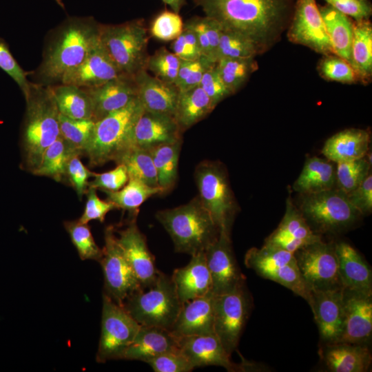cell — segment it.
I'll use <instances>...</instances> for the list:
<instances>
[{
    "instance_id": "obj_2",
    "label": "cell",
    "mask_w": 372,
    "mask_h": 372,
    "mask_svg": "<svg viewBox=\"0 0 372 372\" xmlns=\"http://www.w3.org/2000/svg\"><path fill=\"white\" fill-rule=\"evenodd\" d=\"M21 134L23 169L32 172L46 149L60 137L59 112L51 87L30 84Z\"/></svg>"
},
{
    "instance_id": "obj_40",
    "label": "cell",
    "mask_w": 372,
    "mask_h": 372,
    "mask_svg": "<svg viewBox=\"0 0 372 372\" xmlns=\"http://www.w3.org/2000/svg\"><path fill=\"white\" fill-rule=\"evenodd\" d=\"M114 161L125 166L129 178L139 180L152 187H159L156 171L148 149L131 147L121 153Z\"/></svg>"
},
{
    "instance_id": "obj_26",
    "label": "cell",
    "mask_w": 372,
    "mask_h": 372,
    "mask_svg": "<svg viewBox=\"0 0 372 372\" xmlns=\"http://www.w3.org/2000/svg\"><path fill=\"white\" fill-rule=\"evenodd\" d=\"M134 77L137 97L145 111L174 117L180 93L175 84L164 82L150 75L146 70Z\"/></svg>"
},
{
    "instance_id": "obj_42",
    "label": "cell",
    "mask_w": 372,
    "mask_h": 372,
    "mask_svg": "<svg viewBox=\"0 0 372 372\" xmlns=\"http://www.w3.org/2000/svg\"><path fill=\"white\" fill-rule=\"evenodd\" d=\"M92 119H74L59 114L60 136L79 154H84L94 133Z\"/></svg>"
},
{
    "instance_id": "obj_36",
    "label": "cell",
    "mask_w": 372,
    "mask_h": 372,
    "mask_svg": "<svg viewBox=\"0 0 372 372\" xmlns=\"http://www.w3.org/2000/svg\"><path fill=\"white\" fill-rule=\"evenodd\" d=\"M51 89L61 114L74 119H92V103L85 89L66 84Z\"/></svg>"
},
{
    "instance_id": "obj_54",
    "label": "cell",
    "mask_w": 372,
    "mask_h": 372,
    "mask_svg": "<svg viewBox=\"0 0 372 372\" xmlns=\"http://www.w3.org/2000/svg\"><path fill=\"white\" fill-rule=\"evenodd\" d=\"M199 86L207 95L214 108L224 99L231 95L220 79L216 63L205 71Z\"/></svg>"
},
{
    "instance_id": "obj_35",
    "label": "cell",
    "mask_w": 372,
    "mask_h": 372,
    "mask_svg": "<svg viewBox=\"0 0 372 372\" xmlns=\"http://www.w3.org/2000/svg\"><path fill=\"white\" fill-rule=\"evenodd\" d=\"M214 107L200 87L180 92L174 118L182 132L204 118Z\"/></svg>"
},
{
    "instance_id": "obj_11",
    "label": "cell",
    "mask_w": 372,
    "mask_h": 372,
    "mask_svg": "<svg viewBox=\"0 0 372 372\" xmlns=\"http://www.w3.org/2000/svg\"><path fill=\"white\" fill-rule=\"evenodd\" d=\"M141 325L107 295L103 293L101 330L96 360L99 363L123 359Z\"/></svg>"
},
{
    "instance_id": "obj_25",
    "label": "cell",
    "mask_w": 372,
    "mask_h": 372,
    "mask_svg": "<svg viewBox=\"0 0 372 372\" xmlns=\"http://www.w3.org/2000/svg\"><path fill=\"white\" fill-rule=\"evenodd\" d=\"M177 340L180 351L194 368L214 365L229 371L241 369L231 360V355L215 333L180 337Z\"/></svg>"
},
{
    "instance_id": "obj_30",
    "label": "cell",
    "mask_w": 372,
    "mask_h": 372,
    "mask_svg": "<svg viewBox=\"0 0 372 372\" xmlns=\"http://www.w3.org/2000/svg\"><path fill=\"white\" fill-rule=\"evenodd\" d=\"M178 340L169 330L156 326L141 325L123 359L147 362L167 351L178 349Z\"/></svg>"
},
{
    "instance_id": "obj_22",
    "label": "cell",
    "mask_w": 372,
    "mask_h": 372,
    "mask_svg": "<svg viewBox=\"0 0 372 372\" xmlns=\"http://www.w3.org/2000/svg\"><path fill=\"white\" fill-rule=\"evenodd\" d=\"M92 103L95 122L118 110L137 97L134 77L122 74L94 88L85 89Z\"/></svg>"
},
{
    "instance_id": "obj_27",
    "label": "cell",
    "mask_w": 372,
    "mask_h": 372,
    "mask_svg": "<svg viewBox=\"0 0 372 372\" xmlns=\"http://www.w3.org/2000/svg\"><path fill=\"white\" fill-rule=\"evenodd\" d=\"M171 277L182 303L211 292V279L205 251L192 255L189 263L174 269Z\"/></svg>"
},
{
    "instance_id": "obj_4",
    "label": "cell",
    "mask_w": 372,
    "mask_h": 372,
    "mask_svg": "<svg viewBox=\"0 0 372 372\" xmlns=\"http://www.w3.org/2000/svg\"><path fill=\"white\" fill-rule=\"evenodd\" d=\"M156 218L169 234L175 251L191 256L204 251L220 232L198 196L187 204L157 211Z\"/></svg>"
},
{
    "instance_id": "obj_9",
    "label": "cell",
    "mask_w": 372,
    "mask_h": 372,
    "mask_svg": "<svg viewBox=\"0 0 372 372\" xmlns=\"http://www.w3.org/2000/svg\"><path fill=\"white\" fill-rule=\"evenodd\" d=\"M194 178L198 196L219 229H231L237 205L223 166L218 162H201Z\"/></svg>"
},
{
    "instance_id": "obj_38",
    "label": "cell",
    "mask_w": 372,
    "mask_h": 372,
    "mask_svg": "<svg viewBox=\"0 0 372 372\" xmlns=\"http://www.w3.org/2000/svg\"><path fill=\"white\" fill-rule=\"evenodd\" d=\"M181 141L153 147L149 152L156 171L158 186L163 194L174 186L178 176V163Z\"/></svg>"
},
{
    "instance_id": "obj_47",
    "label": "cell",
    "mask_w": 372,
    "mask_h": 372,
    "mask_svg": "<svg viewBox=\"0 0 372 372\" xmlns=\"http://www.w3.org/2000/svg\"><path fill=\"white\" fill-rule=\"evenodd\" d=\"M215 63L204 56L191 61L180 59L175 85L179 92H185L199 86L205 71Z\"/></svg>"
},
{
    "instance_id": "obj_21",
    "label": "cell",
    "mask_w": 372,
    "mask_h": 372,
    "mask_svg": "<svg viewBox=\"0 0 372 372\" xmlns=\"http://www.w3.org/2000/svg\"><path fill=\"white\" fill-rule=\"evenodd\" d=\"M122 74L99 41L78 66L64 74L60 83L90 89Z\"/></svg>"
},
{
    "instance_id": "obj_16",
    "label": "cell",
    "mask_w": 372,
    "mask_h": 372,
    "mask_svg": "<svg viewBox=\"0 0 372 372\" xmlns=\"http://www.w3.org/2000/svg\"><path fill=\"white\" fill-rule=\"evenodd\" d=\"M205 254L214 295L229 292L245 282L233 252L231 229L220 228L217 238L206 248Z\"/></svg>"
},
{
    "instance_id": "obj_8",
    "label": "cell",
    "mask_w": 372,
    "mask_h": 372,
    "mask_svg": "<svg viewBox=\"0 0 372 372\" xmlns=\"http://www.w3.org/2000/svg\"><path fill=\"white\" fill-rule=\"evenodd\" d=\"M301 196L298 209L312 230L320 235L346 229L362 216L347 194L336 187Z\"/></svg>"
},
{
    "instance_id": "obj_41",
    "label": "cell",
    "mask_w": 372,
    "mask_h": 372,
    "mask_svg": "<svg viewBox=\"0 0 372 372\" xmlns=\"http://www.w3.org/2000/svg\"><path fill=\"white\" fill-rule=\"evenodd\" d=\"M218 73L225 86L236 93L257 70L255 58H226L216 62Z\"/></svg>"
},
{
    "instance_id": "obj_13",
    "label": "cell",
    "mask_w": 372,
    "mask_h": 372,
    "mask_svg": "<svg viewBox=\"0 0 372 372\" xmlns=\"http://www.w3.org/2000/svg\"><path fill=\"white\" fill-rule=\"evenodd\" d=\"M293 254L310 291L342 289L335 242L322 240L301 248Z\"/></svg>"
},
{
    "instance_id": "obj_23",
    "label": "cell",
    "mask_w": 372,
    "mask_h": 372,
    "mask_svg": "<svg viewBox=\"0 0 372 372\" xmlns=\"http://www.w3.org/2000/svg\"><path fill=\"white\" fill-rule=\"evenodd\" d=\"M214 294H207L183 303L171 333L176 338L214 333Z\"/></svg>"
},
{
    "instance_id": "obj_29",
    "label": "cell",
    "mask_w": 372,
    "mask_h": 372,
    "mask_svg": "<svg viewBox=\"0 0 372 372\" xmlns=\"http://www.w3.org/2000/svg\"><path fill=\"white\" fill-rule=\"evenodd\" d=\"M319 353L329 371L332 372H366L372 362L369 348L364 344H324Z\"/></svg>"
},
{
    "instance_id": "obj_45",
    "label": "cell",
    "mask_w": 372,
    "mask_h": 372,
    "mask_svg": "<svg viewBox=\"0 0 372 372\" xmlns=\"http://www.w3.org/2000/svg\"><path fill=\"white\" fill-rule=\"evenodd\" d=\"M336 164L335 186L346 194L364 180L371 166L365 157Z\"/></svg>"
},
{
    "instance_id": "obj_59",
    "label": "cell",
    "mask_w": 372,
    "mask_h": 372,
    "mask_svg": "<svg viewBox=\"0 0 372 372\" xmlns=\"http://www.w3.org/2000/svg\"><path fill=\"white\" fill-rule=\"evenodd\" d=\"M187 23L194 30L198 39L202 55L209 59L210 39L207 17H196L189 19Z\"/></svg>"
},
{
    "instance_id": "obj_19",
    "label": "cell",
    "mask_w": 372,
    "mask_h": 372,
    "mask_svg": "<svg viewBox=\"0 0 372 372\" xmlns=\"http://www.w3.org/2000/svg\"><path fill=\"white\" fill-rule=\"evenodd\" d=\"M322 240L321 235L310 227L290 196L286 201V210L278 227L265 239V245L292 254L305 246Z\"/></svg>"
},
{
    "instance_id": "obj_5",
    "label": "cell",
    "mask_w": 372,
    "mask_h": 372,
    "mask_svg": "<svg viewBox=\"0 0 372 372\" xmlns=\"http://www.w3.org/2000/svg\"><path fill=\"white\" fill-rule=\"evenodd\" d=\"M144 109L138 97L125 107L95 122L92 139L84 153L90 167L103 165L132 147L133 130Z\"/></svg>"
},
{
    "instance_id": "obj_43",
    "label": "cell",
    "mask_w": 372,
    "mask_h": 372,
    "mask_svg": "<svg viewBox=\"0 0 372 372\" xmlns=\"http://www.w3.org/2000/svg\"><path fill=\"white\" fill-rule=\"evenodd\" d=\"M63 225L80 258L99 262L103 250L96 243L88 224L74 220L64 221Z\"/></svg>"
},
{
    "instance_id": "obj_28",
    "label": "cell",
    "mask_w": 372,
    "mask_h": 372,
    "mask_svg": "<svg viewBox=\"0 0 372 372\" xmlns=\"http://www.w3.org/2000/svg\"><path fill=\"white\" fill-rule=\"evenodd\" d=\"M343 289L372 294V272L357 250L346 242H335Z\"/></svg>"
},
{
    "instance_id": "obj_52",
    "label": "cell",
    "mask_w": 372,
    "mask_h": 372,
    "mask_svg": "<svg viewBox=\"0 0 372 372\" xmlns=\"http://www.w3.org/2000/svg\"><path fill=\"white\" fill-rule=\"evenodd\" d=\"M171 48L182 60H195L203 56L196 33L187 23L180 34L173 40Z\"/></svg>"
},
{
    "instance_id": "obj_33",
    "label": "cell",
    "mask_w": 372,
    "mask_h": 372,
    "mask_svg": "<svg viewBox=\"0 0 372 372\" xmlns=\"http://www.w3.org/2000/svg\"><path fill=\"white\" fill-rule=\"evenodd\" d=\"M349 64L357 81H369L372 75V26L369 19L353 21Z\"/></svg>"
},
{
    "instance_id": "obj_51",
    "label": "cell",
    "mask_w": 372,
    "mask_h": 372,
    "mask_svg": "<svg viewBox=\"0 0 372 372\" xmlns=\"http://www.w3.org/2000/svg\"><path fill=\"white\" fill-rule=\"evenodd\" d=\"M86 202L83 212L78 219L81 223L88 224L92 220L103 223L107 214L116 209L115 205L107 200L101 199L96 193V189L88 187L85 194Z\"/></svg>"
},
{
    "instance_id": "obj_1",
    "label": "cell",
    "mask_w": 372,
    "mask_h": 372,
    "mask_svg": "<svg viewBox=\"0 0 372 372\" xmlns=\"http://www.w3.org/2000/svg\"><path fill=\"white\" fill-rule=\"evenodd\" d=\"M222 29L252 41L262 53L278 41L290 21L293 0H193Z\"/></svg>"
},
{
    "instance_id": "obj_14",
    "label": "cell",
    "mask_w": 372,
    "mask_h": 372,
    "mask_svg": "<svg viewBox=\"0 0 372 372\" xmlns=\"http://www.w3.org/2000/svg\"><path fill=\"white\" fill-rule=\"evenodd\" d=\"M104 240L99 261L104 277L103 293L121 306L129 296L142 289L117 242L114 226L105 227Z\"/></svg>"
},
{
    "instance_id": "obj_48",
    "label": "cell",
    "mask_w": 372,
    "mask_h": 372,
    "mask_svg": "<svg viewBox=\"0 0 372 372\" xmlns=\"http://www.w3.org/2000/svg\"><path fill=\"white\" fill-rule=\"evenodd\" d=\"M318 69L320 75L329 81L349 84L357 81L351 65L335 54L324 56L319 63Z\"/></svg>"
},
{
    "instance_id": "obj_46",
    "label": "cell",
    "mask_w": 372,
    "mask_h": 372,
    "mask_svg": "<svg viewBox=\"0 0 372 372\" xmlns=\"http://www.w3.org/2000/svg\"><path fill=\"white\" fill-rule=\"evenodd\" d=\"M180 64V59L163 47L154 54L149 55L145 70L151 72L158 79L174 84Z\"/></svg>"
},
{
    "instance_id": "obj_6",
    "label": "cell",
    "mask_w": 372,
    "mask_h": 372,
    "mask_svg": "<svg viewBox=\"0 0 372 372\" xmlns=\"http://www.w3.org/2000/svg\"><path fill=\"white\" fill-rule=\"evenodd\" d=\"M182 304L172 277L160 271L152 286L133 293L121 306L140 325L170 330Z\"/></svg>"
},
{
    "instance_id": "obj_53",
    "label": "cell",
    "mask_w": 372,
    "mask_h": 372,
    "mask_svg": "<svg viewBox=\"0 0 372 372\" xmlns=\"http://www.w3.org/2000/svg\"><path fill=\"white\" fill-rule=\"evenodd\" d=\"M93 180L89 182V186L103 191H117L121 189L128 181L129 177L125 166L117 164L110 171L103 173H94Z\"/></svg>"
},
{
    "instance_id": "obj_50",
    "label": "cell",
    "mask_w": 372,
    "mask_h": 372,
    "mask_svg": "<svg viewBox=\"0 0 372 372\" xmlns=\"http://www.w3.org/2000/svg\"><path fill=\"white\" fill-rule=\"evenodd\" d=\"M147 363L155 372H189L195 369L179 349L163 353Z\"/></svg>"
},
{
    "instance_id": "obj_58",
    "label": "cell",
    "mask_w": 372,
    "mask_h": 372,
    "mask_svg": "<svg viewBox=\"0 0 372 372\" xmlns=\"http://www.w3.org/2000/svg\"><path fill=\"white\" fill-rule=\"evenodd\" d=\"M349 202L361 215L369 214L372 210V176L370 173L355 189L347 194Z\"/></svg>"
},
{
    "instance_id": "obj_31",
    "label": "cell",
    "mask_w": 372,
    "mask_h": 372,
    "mask_svg": "<svg viewBox=\"0 0 372 372\" xmlns=\"http://www.w3.org/2000/svg\"><path fill=\"white\" fill-rule=\"evenodd\" d=\"M369 133L362 129L340 131L329 138L322 149L327 160L335 163L359 159L369 149Z\"/></svg>"
},
{
    "instance_id": "obj_55",
    "label": "cell",
    "mask_w": 372,
    "mask_h": 372,
    "mask_svg": "<svg viewBox=\"0 0 372 372\" xmlns=\"http://www.w3.org/2000/svg\"><path fill=\"white\" fill-rule=\"evenodd\" d=\"M0 68L18 84L24 96L26 95L30 87L26 74L11 54L8 45L1 39H0Z\"/></svg>"
},
{
    "instance_id": "obj_7",
    "label": "cell",
    "mask_w": 372,
    "mask_h": 372,
    "mask_svg": "<svg viewBox=\"0 0 372 372\" xmlns=\"http://www.w3.org/2000/svg\"><path fill=\"white\" fill-rule=\"evenodd\" d=\"M100 42L123 74L134 76L145 70L149 36L142 20L100 25Z\"/></svg>"
},
{
    "instance_id": "obj_37",
    "label": "cell",
    "mask_w": 372,
    "mask_h": 372,
    "mask_svg": "<svg viewBox=\"0 0 372 372\" xmlns=\"http://www.w3.org/2000/svg\"><path fill=\"white\" fill-rule=\"evenodd\" d=\"M103 192L106 194V200L112 202L116 209L127 211L134 218L145 200L156 194H163L160 187H152L135 178H129L119 190Z\"/></svg>"
},
{
    "instance_id": "obj_24",
    "label": "cell",
    "mask_w": 372,
    "mask_h": 372,
    "mask_svg": "<svg viewBox=\"0 0 372 372\" xmlns=\"http://www.w3.org/2000/svg\"><path fill=\"white\" fill-rule=\"evenodd\" d=\"M182 130L174 116L143 111L135 124L132 147H153L182 141Z\"/></svg>"
},
{
    "instance_id": "obj_60",
    "label": "cell",
    "mask_w": 372,
    "mask_h": 372,
    "mask_svg": "<svg viewBox=\"0 0 372 372\" xmlns=\"http://www.w3.org/2000/svg\"><path fill=\"white\" fill-rule=\"evenodd\" d=\"M167 4L173 12L178 13L182 7L185 4V0H162Z\"/></svg>"
},
{
    "instance_id": "obj_10",
    "label": "cell",
    "mask_w": 372,
    "mask_h": 372,
    "mask_svg": "<svg viewBox=\"0 0 372 372\" xmlns=\"http://www.w3.org/2000/svg\"><path fill=\"white\" fill-rule=\"evenodd\" d=\"M245 265L258 276L309 301L310 290L302 278L293 254L264 244L260 248L252 247L247 251Z\"/></svg>"
},
{
    "instance_id": "obj_56",
    "label": "cell",
    "mask_w": 372,
    "mask_h": 372,
    "mask_svg": "<svg viewBox=\"0 0 372 372\" xmlns=\"http://www.w3.org/2000/svg\"><path fill=\"white\" fill-rule=\"evenodd\" d=\"M79 155H74L70 160L66 176L80 199L85 194L89 186L90 178L93 177L94 172L84 165Z\"/></svg>"
},
{
    "instance_id": "obj_39",
    "label": "cell",
    "mask_w": 372,
    "mask_h": 372,
    "mask_svg": "<svg viewBox=\"0 0 372 372\" xmlns=\"http://www.w3.org/2000/svg\"><path fill=\"white\" fill-rule=\"evenodd\" d=\"M74 155L81 156L60 136L44 152L39 166L32 174L61 182L67 178L68 165Z\"/></svg>"
},
{
    "instance_id": "obj_15",
    "label": "cell",
    "mask_w": 372,
    "mask_h": 372,
    "mask_svg": "<svg viewBox=\"0 0 372 372\" xmlns=\"http://www.w3.org/2000/svg\"><path fill=\"white\" fill-rule=\"evenodd\" d=\"M287 37L324 56L334 54L324 23L315 0H296Z\"/></svg>"
},
{
    "instance_id": "obj_32",
    "label": "cell",
    "mask_w": 372,
    "mask_h": 372,
    "mask_svg": "<svg viewBox=\"0 0 372 372\" xmlns=\"http://www.w3.org/2000/svg\"><path fill=\"white\" fill-rule=\"evenodd\" d=\"M335 186L333 165L329 160L313 156L307 159L293 189L300 194H309L327 191Z\"/></svg>"
},
{
    "instance_id": "obj_44",
    "label": "cell",
    "mask_w": 372,
    "mask_h": 372,
    "mask_svg": "<svg viewBox=\"0 0 372 372\" xmlns=\"http://www.w3.org/2000/svg\"><path fill=\"white\" fill-rule=\"evenodd\" d=\"M260 53V49L250 39L235 32L222 29L216 62L226 58H255Z\"/></svg>"
},
{
    "instance_id": "obj_18",
    "label": "cell",
    "mask_w": 372,
    "mask_h": 372,
    "mask_svg": "<svg viewBox=\"0 0 372 372\" xmlns=\"http://www.w3.org/2000/svg\"><path fill=\"white\" fill-rule=\"evenodd\" d=\"M342 289L311 291L310 306L324 344L339 342L344 329Z\"/></svg>"
},
{
    "instance_id": "obj_17",
    "label": "cell",
    "mask_w": 372,
    "mask_h": 372,
    "mask_svg": "<svg viewBox=\"0 0 372 372\" xmlns=\"http://www.w3.org/2000/svg\"><path fill=\"white\" fill-rule=\"evenodd\" d=\"M116 239L130 263L142 289L152 286L160 271L156 267L155 258L149 251L145 236L139 230L136 218L130 220L123 229L116 230Z\"/></svg>"
},
{
    "instance_id": "obj_12",
    "label": "cell",
    "mask_w": 372,
    "mask_h": 372,
    "mask_svg": "<svg viewBox=\"0 0 372 372\" xmlns=\"http://www.w3.org/2000/svg\"><path fill=\"white\" fill-rule=\"evenodd\" d=\"M251 305L245 282L229 292L214 295V332L230 355L238 345Z\"/></svg>"
},
{
    "instance_id": "obj_49",
    "label": "cell",
    "mask_w": 372,
    "mask_h": 372,
    "mask_svg": "<svg viewBox=\"0 0 372 372\" xmlns=\"http://www.w3.org/2000/svg\"><path fill=\"white\" fill-rule=\"evenodd\" d=\"M184 28L182 18L178 13L163 11L152 21L150 33L154 38L164 41H173L182 32Z\"/></svg>"
},
{
    "instance_id": "obj_34",
    "label": "cell",
    "mask_w": 372,
    "mask_h": 372,
    "mask_svg": "<svg viewBox=\"0 0 372 372\" xmlns=\"http://www.w3.org/2000/svg\"><path fill=\"white\" fill-rule=\"evenodd\" d=\"M319 10L333 54L349 63L353 21L329 5L320 7Z\"/></svg>"
},
{
    "instance_id": "obj_57",
    "label": "cell",
    "mask_w": 372,
    "mask_h": 372,
    "mask_svg": "<svg viewBox=\"0 0 372 372\" xmlns=\"http://www.w3.org/2000/svg\"><path fill=\"white\" fill-rule=\"evenodd\" d=\"M327 5L355 21L369 19L372 6L369 0H324Z\"/></svg>"
},
{
    "instance_id": "obj_20",
    "label": "cell",
    "mask_w": 372,
    "mask_h": 372,
    "mask_svg": "<svg viewBox=\"0 0 372 372\" xmlns=\"http://www.w3.org/2000/svg\"><path fill=\"white\" fill-rule=\"evenodd\" d=\"M344 329L339 342L364 344L372 333V294L342 289Z\"/></svg>"
},
{
    "instance_id": "obj_3",
    "label": "cell",
    "mask_w": 372,
    "mask_h": 372,
    "mask_svg": "<svg viewBox=\"0 0 372 372\" xmlns=\"http://www.w3.org/2000/svg\"><path fill=\"white\" fill-rule=\"evenodd\" d=\"M99 34L100 24L91 17L68 19L46 49L39 68L41 81L61 82L64 74L78 66L99 44Z\"/></svg>"
}]
</instances>
